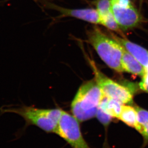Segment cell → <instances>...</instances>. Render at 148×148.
I'll return each mask as SVG.
<instances>
[{
  "label": "cell",
  "instance_id": "obj_1",
  "mask_svg": "<svg viewBox=\"0 0 148 148\" xmlns=\"http://www.w3.org/2000/svg\"><path fill=\"white\" fill-rule=\"evenodd\" d=\"M103 95L95 79L84 82L71 102L72 115L80 122L92 119L97 115Z\"/></svg>",
  "mask_w": 148,
  "mask_h": 148
},
{
  "label": "cell",
  "instance_id": "obj_2",
  "mask_svg": "<svg viewBox=\"0 0 148 148\" xmlns=\"http://www.w3.org/2000/svg\"><path fill=\"white\" fill-rule=\"evenodd\" d=\"M87 34L88 42L96 50L102 60L116 71L124 72L121 65V45L112 38L108 37L98 27H92L88 30Z\"/></svg>",
  "mask_w": 148,
  "mask_h": 148
},
{
  "label": "cell",
  "instance_id": "obj_3",
  "mask_svg": "<svg viewBox=\"0 0 148 148\" xmlns=\"http://www.w3.org/2000/svg\"><path fill=\"white\" fill-rule=\"evenodd\" d=\"M62 109H43L34 106L4 108L3 113H13L21 116L27 125L36 126L48 133H55L62 115Z\"/></svg>",
  "mask_w": 148,
  "mask_h": 148
},
{
  "label": "cell",
  "instance_id": "obj_4",
  "mask_svg": "<svg viewBox=\"0 0 148 148\" xmlns=\"http://www.w3.org/2000/svg\"><path fill=\"white\" fill-rule=\"evenodd\" d=\"M55 133L63 138L73 148H91L82 136L78 120L65 111H62Z\"/></svg>",
  "mask_w": 148,
  "mask_h": 148
},
{
  "label": "cell",
  "instance_id": "obj_5",
  "mask_svg": "<svg viewBox=\"0 0 148 148\" xmlns=\"http://www.w3.org/2000/svg\"><path fill=\"white\" fill-rule=\"evenodd\" d=\"M90 65L95 73V79L105 96L115 99L122 103H132L133 95L130 90L108 78L92 60L90 61Z\"/></svg>",
  "mask_w": 148,
  "mask_h": 148
},
{
  "label": "cell",
  "instance_id": "obj_6",
  "mask_svg": "<svg viewBox=\"0 0 148 148\" xmlns=\"http://www.w3.org/2000/svg\"><path fill=\"white\" fill-rule=\"evenodd\" d=\"M111 12L120 28H133L141 21V17L130 0H111Z\"/></svg>",
  "mask_w": 148,
  "mask_h": 148
},
{
  "label": "cell",
  "instance_id": "obj_7",
  "mask_svg": "<svg viewBox=\"0 0 148 148\" xmlns=\"http://www.w3.org/2000/svg\"><path fill=\"white\" fill-rule=\"evenodd\" d=\"M49 7L59 12L62 16L72 17L92 24H101V17L97 9H68L54 4Z\"/></svg>",
  "mask_w": 148,
  "mask_h": 148
},
{
  "label": "cell",
  "instance_id": "obj_8",
  "mask_svg": "<svg viewBox=\"0 0 148 148\" xmlns=\"http://www.w3.org/2000/svg\"><path fill=\"white\" fill-rule=\"evenodd\" d=\"M112 38L122 45L145 68L148 67V50L126 39L111 34Z\"/></svg>",
  "mask_w": 148,
  "mask_h": 148
},
{
  "label": "cell",
  "instance_id": "obj_9",
  "mask_svg": "<svg viewBox=\"0 0 148 148\" xmlns=\"http://www.w3.org/2000/svg\"><path fill=\"white\" fill-rule=\"evenodd\" d=\"M121 65L124 71L131 73L142 77L145 73V68L123 46Z\"/></svg>",
  "mask_w": 148,
  "mask_h": 148
},
{
  "label": "cell",
  "instance_id": "obj_10",
  "mask_svg": "<svg viewBox=\"0 0 148 148\" xmlns=\"http://www.w3.org/2000/svg\"><path fill=\"white\" fill-rule=\"evenodd\" d=\"M123 106L121 102L115 99L109 98L103 95L98 108L112 117L119 119Z\"/></svg>",
  "mask_w": 148,
  "mask_h": 148
},
{
  "label": "cell",
  "instance_id": "obj_11",
  "mask_svg": "<svg viewBox=\"0 0 148 148\" xmlns=\"http://www.w3.org/2000/svg\"><path fill=\"white\" fill-rule=\"evenodd\" d=\"M119 119L131 127L135 129L138 132L139 124L138 120V114L135 108L132 106L123 105Z\"/></svg>",
  "mask_w": 148,
  "mask_h": 148
},
{
  "label": "cell",
  "instance_id": "obj_12",
  "mask_svg": "<svg viewBox=\"0 0 148 148\" xmlns=\"http://www.w3.org/2000/svg\"><path fill=\"white\" fill-rule=\"evenodd\" d=\"M135 108L137 111L140 127L138 132L144 137L146 141L148 142V111L138 106Z\"/></svg>",
  "mask_w": 148,
  "mask_h": 148
},
{
  "label": "cell",
  "instance_id": "obj_13",
  "mask_svg": "<svg viewBox=\"0 0 148 148\" xmlns=\"http://www.w3.org/2000/svg\"><path fill=\"white\" fill-rule=\"evenodd\" d=\"M101 25L113 31L120 32V27L111 12L107 16L101 17Z\"/></svg>",
  "mask_w": 148,
  "mask_h": 148
},
{
  "label": "cell",
  "instance_id": "obj_14",
  "mask_svg": "<svg viewBox=\"0 0 148 148\" xmlns=\"http://www.w3.org/2000/svg\"><path fill=\"white\" fill-rule=\"evenodd\" d=\"M111 0H99L97 3V10L101 17L105 16L111 13Z\"/></svg>",
  "mask_w": 148,
  "mask_h": 148
},
{
  "label": "cell",
  "instance_id": "obj_15",
  "mask_svg": "<svg viewBox=\"0 0 148 148\" xmlns=\"http://www.w3.org/2000/svg\"><path fill=\"white\" fill-rule=\"evenodd\" d=\"M96 116L99 120V121L105 126H108V125L109 124V123L110 122L111 120L113 118L111 116L103 112V111L99 108H98Z\"/></svg>",
  "mask_w": 148,
  "mask_h": 148
},
{
  "label": "cell",
  "instance_id": "obj_16",
  "mask_svg": "<svg viewBox=\"0 0 148 148\" xmlns=\"http://www.w3.org/2000/svg\"><path fill=\"white\" fill-rule=\"evenodd\" d=\"M144 91H145L146 92H148V88H146L144 90Z\"/></svg>",
  "mask_w": 148,
  "mask_h": 148
}]
</instances>
